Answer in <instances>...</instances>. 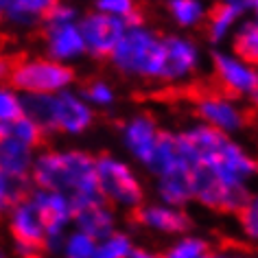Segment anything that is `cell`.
I'll return each mask as SVG.
<instances>
[{"label": "cell", "instance_id": "obj_2", "mask_svg": "<svg viewBox=\"0 0 258 258\" xmlns=\"http://www.w3.org/2000/svg\"><path fill=\"white\" fill-rule=\"evenodd\" d=\"M29 182L35 188L66 195L73 204L103 199L96 182V158L81 149H46L33 158Z\"/></svg>", "mask_w": 258, "mask_h": 258}, {"label": "cell", "instance_id": "obj_10", "mask_svg": "<svg viewBox=\"0 0 258 258\" xmlns=\"http://www.w3.org/2000/svg\"><path fill=\"white\" fill-rule=\"evenodd\" d=\"M212 63H215L217 79L230 99L238 96V99L256 101V90H258L256 66L245 63L243 59H238L232 53H223V50H217L215 57H212Z\"/></svg>", "mask_w": 258, "mask_h": 258}, {"label": "cell", "instance_id": "obj_37", "mask_svg": "<svg viewBox=\"0 0 258 258\" xmlns=\"http://www.w3.org/2000/svg\"><path fill=\"white\" fill-rule=\"evenodd\" d=\"M0 258H7V256H5V251H3V249H0Z\"/></svg>", "mask_w": 258, "mask_h": 258}, {"label": "cell", "instance_id": "obj_29", "mask_svg": "<svg viewBox=\"0 0 258 258\" xmlns=\"http://www.w3.org/2000/svg\"><path fill=\"white\" fill-rule=\"evenodd\" d=\"M44 27H61V24L79 22V9L68 3H50V7L44 16Z\"/></svg>", "mask_w": 258, "mask_h": 258}, {"label": "cell", "instance_id": "obj_6", "mask_svg": "<svg viewBox=\"0 0 258 258\" xmlns=\"http://www.w3.org/2000/svg\"><path fill=\"white\" fill-rule=\"evenodd\" d=\"M9 232L14 236L16 251L22 258L37 256L44 249L46 241V230L40 215H37L35 206L31 204L29 197H22L9 208Z\"/></svg>", "mask_w": 258, "mask_h": 258}, {"label": "cell", "instance_id": "obj_32", "mask_svg": "<svg viewBox=\"0 0 258 258\" xmlns=\"http://www.w3.org/2000/svg\"><path fill=\"white\" fill-rule=\"evenodd\" d=\"M94 11H101V14H105V16L125 20L134 11H138V7L132 0H99V3L94 5Z\"/></svg>", "mask_w": 258, "mask_h": 258}, {"label": "cell", "instance_id": "obj_19", "mask_svg": "<svg viewBox=\"0 0 258 258\" xmlns=\"http://www.w3.org/2000/svg\"><path fill=\"white\" fill-rule=\"evenodd\" d=\"M35 153L33 149L16 143L14 138L0 140V173H5L9 179H14L18 184H29L31 166H33Z\"/></svg>", "mask_w": 258, "mask_h": 258}, {"label": "cell", "instance_id": "obj_35", "mask_svg": "<svg viewBox=\"0 0 258 258\" xmlns=\"http://www.w3.org/2000/svg\"><path fill=\"white\" fill-rule=\"evenodd\" d=\"M5 138H7V125L0 122V140H5Z\"/></svg>", "mask_w": 258, "mask_h": 258}, {"label": "cell", "instance_id": "obj_5", "mask_svg": "<svg viewBox=\"0 0 258 258\" xmlns=\"http://www.w3.org/2000/svg\"><path fill=\"white\" fill-rule=\"evenodd\" d=\"M96 182L99 192L107 204L127 210H138L143 206L145 190L132 166L114 156L96 158Z\"/></svg>", "mask_w": 258, "mask_h": 258}, {"label": "cell", "instance_id": "obj_27", "mask_svg": "<svg viewBox=\"0 0 258 258\" xmlns=\"http://www.w3.org/2000/svg\"><path fill=\"white\" fill-rule=\"evenodd\" d=\"M20 116H24L22 96L11 86H3V83H0V122L9 127L11 122L18 120Z\"/></svg>", "mask_w": 258, "mask_h": 258}, {"label": "cell", "instance_id": "obj_14", "mask_svg": "<svg viewBox=\"0 0 258 258\" xmlns=\"http://www.w3.org/2000/svg\"><path fill=\"white\" fill-rule=\"evenodd\" d=\"M73 223L75 230L88 234L96 243L116 232V215L105 199H88L73 204Z\"/></svg>", "mask_w": 258, "mask_h": 258}, {"label": "cell", "instance_id": "obj_34", "mask_svg": "<svg viewBox=\"0 0 258 258\" xmlns=\"http://www.w3.org/2000/svg\"><path fill=\"white\" fill-rule=\"evenodd\" d=\"M9 73H11V61L5 55H0V81L9 79Z\"/></svg>", "mask_w": 258, "mask_h": 258}, {"label": "cell", "instance_id": "obj_1", "mask_svg": "<svg viewBox=\"0 0 258 258\" xmlns=\"http://www.w3.org/2000/svg\"><path fill=\"white\" fill-rule=\"evenodd\" d=\"M177 143L190 171L192 199L204 208L236 215L251 197L256 160L232 136L202 122L177 132Z\"/></svg>", "mask_w": 258, "mask_h": 258}, {"label": "cell", "instance_id": "obj_23", "mask_svg": "<svg viewBox=\"0 0 258 258\" xmlns=\"http://www.w3.org/2000/svg\"><path fill=\"white\" fill-rule=\"evenodd\" d=\"M7 136L14 138L16 143H20L29 149H35V147L42 145L44 140V132L40 129L37 122H33L29 116H20L18 120H14L11 125L7 127Z\"/></svg>", "mask_w": 258, "mask_h": 258}, {"label": "cell", "instance_id": "obj_20", "mask_svg": "<svg viewBox=\"0 0 258 258\" xmlns=\"http://www.w3.org/2000/svg\"><path fill=\"white\" fill-rule=\"evenodd\" d=\"M53 0H0V18L16 27H35L44 20Z\"/></svg>", "mask_w": 258, "mask_h": 258}, {"label": "cell", "instance_id": "obj_30", "mask_svg": "<svg viewBox=\"0 0 258 258\" xmlns=\"http://www.w3.org/2000/svg\"><path fill=\"white\" fill-rule=\"evenodd\" d=\"M24 192H27V186L18 184L14 179H9L5 173H0V217L7 215L11 206L24 197Z\"/></svg>", "mask_w": 258, "mask_h": 258}, {"label": "cell", "instance_id": "obj_22", "mask_svg": "<svg viewBox=\"0 0 258 258\" xmlns=\"http://www.w3.org/2000/svg\"><path fill=\"white\" fill-rule=\"evenodd\" d=\"M169 14L179 27L190 29L199 27L208 18V7L202 0H171L169 3Z\"/></svg>", "mask_w": 258, "mask_h": 258}, {"label": "cell", "instance_id": "obj_16", "mask_svg": "<svg viewBox=\"0 0 258 258\" xmlns=\"http://www.w3.org/2000/svg\"><path fill=\"white\" fill-rule=\"evenodd\" d=\"M44 40H46L48 59L63 66L86 55V42L77 22L61 24V27H44Z\"/></svg>", "mask_w": 258, "mask_h": 258}, {"label": "cell", "instance_id": "obj_25", "mask_svg": "<svg viewBox=\"0 0 258 258\" xmlns=\"http://www.w3.org/2000/svg\"><path fill=\"white\" fill-rule=\"evenodd\" d=\"M134 249V243L125 232H114L107 238L96 243L92 258H127L129 251Z\"/></svg>", "mask_w": 258, "mask_h": 258}, {"label": "cell", "instance_id": "obj_9", "mask_svg": "<svg viewBox=\"0 0 258 258\" xmlns=\"http://www.w3.org/2000/svg\"><path fill=\"white\" fill-rule=\"evenodd\" d=\"M77 24H79L83 42H86V53L99 57V59L112 55L116 44L127 31L125 20L105 16L101 11H90V14L81 16Z\"/></svg>", "mask_w": 258, "mask_h": 258}, {"label": "cell", "instance_id": "obj_18", "mask_svg": "<svg viewBox=\"0 0 258 258\" xmlns=\"http://www.w3.org/2000/svg\"><path fill=\"white\" fill-rule=\"evenodd\" d=\"M138 223L162 234H184L190 230V217L182 208H171L164 204H147L136 210Z\"/></svg>", "mask_w": 258, "mask_h": 258}, {"label": "cell", "instance_id": "obj_4", "mask_svg": "<svg viewBox=\"0 0 258 258\" xmlns=\"http://www.w3.org/2000/svg\"><path fill=\"white\" fill-rule=\"evenodd\" d=\"M73 81L75 70L48 57H29V59L11 63L9 73V86L22 96H53L63 90H70Z\"/></svg>", "mask_w": 258, "mask_h": 258}, {"label": "cell", "instance_id": "obj_21", "mask_svg": "<svg viewBox=\"0 0 258 258\" xmlns=\"http://www.w3.org/2000/svg\"><path fill=\"white\" fill-rule=\"evenodd\" d=\"M232 55L243 59L245 63L258 61V22L256 18H243L234 29V42H232Z\"/></svg>", "mask_w": 258, "mask_h": 258}, {"label": "cell", "instance_id": "obj_24", "mask_svg": "<svg viewBox=\"0 0 258 258\" xmlns=\"http://www.w3.org/2000/svg\"><path fill=\"white\" fill-rule=\"evenodd\" d=\"M94 249H96L94 238H90L79 230H73V232H66V236H63L59 254L63 258H92Z\"/></svg>", "mask_w": 258, "mask_h": 258}, {"label": "cell", "instance_id": "obj_31", "mask_svg": "<svg viewBox=\"0 0 258 258\" xmlns=\"http://www.w3.org/2000/svg\"><path fill=\"white\" fill-rule=\"evenodd\" d=\"M236 215H238V221H241L243 234L247 236L249 241H256L258 238V202H256V197L251 195Z\"/></svg>", "mask_w": 258, "mask_h": 258}, {"label": "cell", "instance_id": "obj_12", "mask_svg": "<svg viewBox=\"0 0 258 258\" xmlns=\"http://www.w3.org/2000/svg\"><path fill=\"white\" fill-rule=\"evenodd\" d=\"M31 204L35 206L37 215H40L44 230H46V238H61L73 223V202L61 195V192L53 190H42L33 188L31 190Z\"/></svg>", "mask_w": 258, "mask_h": 258}, {"label": "cell", "instance_id": "obj_13", "mask_svg": "<svg viewBox=\"0 0 258 258\" xmlns=\"http://www.w3.org/2000/svg\"><path fill=\"white\" fill-rule=\"evenodd\" d=\"M122 136V145L125 149L132 153L134 160H138L143 166L149 164V160L153 156L158 147V138H160V127L153 116L149 114H136L132 116L120 129Z\"/></svg>", "mask_w": 258, "mask_h": 258}, {"label": "cell", "instance_id": "obj_36", "mask_svg": "<svg viewBox=\"0 0 258 258\" xmlns=\"http://www.w3.org/2000/svg\"><path fill=\"white\" fill-rule=\"evenodd\" d=\"M31 258H46V256H42V254H37V256H31Z\"/></svg>", "mask_w": 258, "mask_h": 258}, {"label": "cell", "instance_id": "obj_33", "mask_svg": "<svg viewBox=\"0 0 258 258\" xmlns=\"http://www.w3.org/2000/svg\"><path fill=\"white\" fill-rule=\"evenodd\" d=\"M127 258H160L158 254H153L151 249H145V247H134L132 251H129Z\"/></svg>", "mask_w": 258, "mask_h": 258}, {"label": "cell", "instance_id": "obj_15", "mask_svg": "<svg viewBox=\"0 0 258 258\" xmlns=\"http://www.w3.org/2000/svg\"><path fill=\"white\" fill-rule=\"evenodd\" d=\"M258 5L254 0H228V3L217 5L212 11H208L206 18V29H208L210 44H223L230 37V33L236 29V24L247 14H256Z\"/></svg>", "mask_w": 258, "mask_h": 258}, {"label": "cell", "instance_id": "obj_17", "mask_svg": "<svg viewBox=\"0 0 258 258\" xmlns=\"http://www.w3.org/2000/svg\"><path fill=\"white\" fill-rule=\"evenodd\" d=\"M147 171L153 173L158 179L175 177V175H190L188 164H186L182 151H179V143H177L175 132L160 129L158 147H156V151H153L149 164H147Z\"/></svg>", "mask_w": 258, "mask_h": 258}, {"label": "cell", "instance_id": "obj_11", "mask_svg": "<svg viewBox=\"0 0 258 258\" xmlns=\"http://www.w3.org/2000/svg\"><path fill=\"white\" fill-rule=\"evenodd\" d=\"M164 42V83H179L197 73L202 63V53L199 46L186 35H162Z\"/></svg>", "mask_w": 258, "mask_h": 258}, {"label": "cell", "instance_id": "obj_8", "mask_svg": "<svg viewBox=\"0 0 258 258\" xmlns=\"http://www.w3.org/2000/svg\"><path fill=\"white\" fill-rule=\"evenodd\" d=\"M94 122V112L79 92L63 90L50 96V134L79 136Z\"/></svg>", "mask_w": 258, "mask_h": 258}, {"label": "cell", "instance_id": "obj_7", "mask_svg": "<svg viewBox=\"0 0 258 258\" xmlns=\"http://www.w3.org/2000/svg\"><path fill=\"white\" fill-rule=\"evenodd\" d=\"M195 112L202 125H208L225 136L243 132L247 125V112L238 105L236 99H230L221 92L202 94L195 101Z\"/></svg>", "mask_w": 258, "mask_h": 258}, {"label": "cell", "instance_id": "obj_3", "mask_svg": "<svg viewBox=\"0 0 258 258\" xmlns=\"http://www.w3.org/2000/svg\"><path fill=\"white\" fill-rule=\"evenodd\" d=\"M164 42L162 35L149 27L127 29L109 55L112 66L125 77L162 81L164 73Z\"/></svg>", "mask_w": 258, "mask_h": 258}, {"label": "cell", "instance_id": "obj_28", "mask_svg": "<svg viewBox=\"0 0 258 258\" xmlns=\"http://www.w3.org/2000/svg\"><path fill=\"white\" fill-rule=\"evenodd\" d=\"M81 99L86 101L90 107H109L114 103L116 94H114V88L109 86L107 81L96 79L81 90Z\"/></svg>", "mask_w": 258, "mask_h": 258}, {"label": "cell", "instance_id": "obj_26", "mask_svg": "<svg viewBox=\"0 0 258 258\" xmlns=\"http://www.w3.org/2000/svg\"><path fill=\"white\" fill-rule=\"evenodd\" d=\"M210 251V245L199 236H184L177 243H173L160 258H206Z\"/></svg>", "mask_w": 258, "mask_h": 258}]
</instances>
